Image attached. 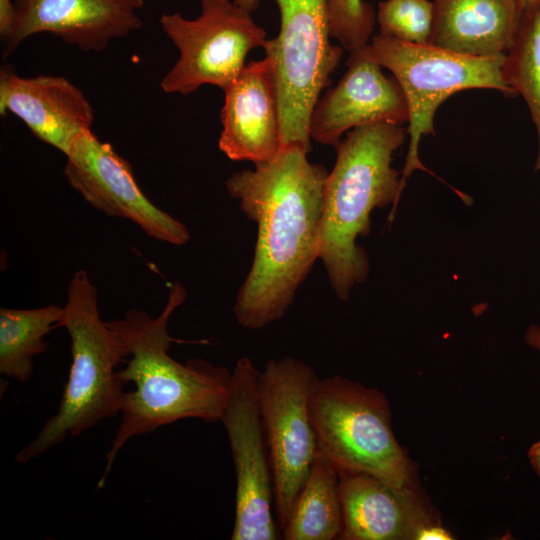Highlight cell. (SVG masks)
I'll list each match as a JSON object with an SVG mask.
<instances>
[{
	"mask_svg": "<svg viewBox=\"0 0 540 540\" xmlns=\"http://www.w3.org/2000/svg\"><path fill=\"white\" fill-rule=\"evenodd\" d=\"M525 338L527 343L534 349L540 351V327L531 326L528 328Z\"/></svg>",
	"mask_w": 540,
	"mask_h": 540,
	"instance_id": "484cf974",
	"label": "cell"
},
{
	"mask_svg": "<svg viewBox=\"0 0 540 540\" xmlns=\"http://www.w3.org/2000/svg\"><path fill=\"white\" fill-rule=\"evenodd\" d=\"M220 112L219 149L231 160L255 165L272 160L281 148L274 61H251L226 87Z\"/></svg>",
	"mask_w": 540,
	"mask_h": 540,
	"instance_id": "5bb4252c",
	"label": "cell"
},
{
	"mask_svg": "<svg viewBox=\"0 0 540 540\" xmlns=\"http://www.w3.org/2000/svg\"><path fill=\"white\" fill-rule=\"evenodd\" d=\"M528 459L535 473L540 477V440L529 448Z\"/></svg>",
	"mask_w": 540,
	"mask_h": 540,
	"instance_id": "d4e9b609",
	"label": "cell"
},
{
	"mask_svg": "<svg viewBox=\"0 0 540 540\" xmlns=\"http://www.w3.org/2000/svg\"><path fill=\"white\" fill-rule=\"evenodd\" d=\"M454 539L452 534L445 529L440 523L427 525L420 529L416 540H451Z\"/></svg>",
	"mask_w": 540,
	"mask_h": 540,
	"instance_id": "cb8c5ba5",
	"label": "cell"
},
{
	"mask_svg": "<svg viewBox=\"0 0 540 540\" xmlns=\"http://www.w3.org/2000/svg\"><path fill=\"white\" fill-rule=\"evenodd\" d=\"M317 376L293 357L270 360L258 374V403L274 482V506L282 529L305 484L318 447L309 414Z\"/></svg>",
	"mask_w": 540,
	"mask_h": 540,
	"instance_id": "ba28073f",
	"label": "cell"
},
{
	"mask_svg": "<svg viewBox=\"0 0 540 540\" xmlns=\"http://www.w3.org/2000/svg\"><path fill=\"white\" fill-rule=\"evenodd\" d=\"M201 13L186 19L179 12L160 17L162 30L179 57L162 78L166 93L190 94L202 85L222 90L244 68L248 52L266 46V33L251 12L233 0H200Z\"/></svg>",
	"mask_w": 540,
	"mask_h": 540,
	"instance_id": "9c48e42d",
	"label": "cell"
},
{
	"mask_svg": "<svg viewBox=\"0 0 540 540\" xmlns=\"http://www.w3.org/2000/svg\"><path fill=\"white\" fill-rule=\"evenodd\" d=\"M307 154L299 146L282 148L272 160L235 172L225 182L258 227L252 266L233 306L244 328L261 329L283 317L318 259L328 172Z\"/></svg>",
	"mask_w": 540,
	"mask_h": 540,
	"instance_id": "6da1fadb",
	"label": "cell"
},
{
	"mask_svg": "<svg viewBox=\"0 0 540 540\" xmlns=\"http://www.w3.org/2000/svg\"><path fill=\"white\" fill-rule=\"evenodd\" d=\"M59 327L67 330L71 340L68 380L57 412L16 454L21 464L122 410L126 391L117 368L128 352L117 333L102 321L97 290L85 270L77 271L69 283Z\"/></svg>",
	"mask_w": 540,
	"mask_h": 540,
	"instance_id": "277c9868",
	"label": "cell"
},
{
	"mask_svg": "<svg viewBox=\"0 0 540 540\" xmlns=\"http://www.w3.org/2000/svg\"><path fill=\"white\" fill-rule=\"evenodd\" d=\"M340 477L319 450L310 474L281 529L285 540H334L342 531Z\"/></svg>",
	"mask_w": 540,
	"mask_h": 540,
	"instance_id": "ac0fdd59",
	"label": "cell"
},
{
	"mask_svg": "<svg viewBox=\"0 0 540 540\" xmlns=\"http://www.w3.org/2000/svg\"><path fill=\"white\" fill-rule=\"evenodd\" d=\"M65 156L64 176L90 206L134 222L159 241L177 246L189 241L185 225L144 195L130 163L92 130L79 135Z\"/></svg>",
	"mask_w": 540,
	"mask_h": 540,
	"instance_id": "8fae6325",
	"label": "cell"
},
{
	"mask_svg": "<svg viewBox=\"0 0 540 540\" xmlns=\"http://www.w3.org/2000/svg\"><path fill=\"white\" fill-rule=\"evenodd\" d=\"M522 11L540 4V0H517Z\"/></svg>",
	"mask_w": 540,
	"mask_h": 540,
	"instance_id": "4316f807",
	"label": "cell"
},
{
	"mask_svg": "<svg viewBox=\"0 0 540 540\" xmlns=\"http://www.w3.org/2000/svg\"><path fill=\"white\" fill-rule=\"evenodd\" d=\"M17 15V6L11 0H0V35L6 42L14 31Z\"/></svg>",
	"mask_w": 540,
	"mask_h": 540,
	"instance_id": "603a6c76",
	"label": "cell"
},
{
	"mask_svg": "<svg viewBox=\"0 0 540 540\" xmlns=\"http://www.w3.org/2000/svg\"><path fill=\"white\" fill-rule=\"evenodd\" d=\"M338 473L340 540H416L420 529L440 523L417 484L400 487L364 473Z\"/></svg>",
	"mask_w": 540,
	"mask_h": 540,
	"instance_id": "9a60e30c",
	"label": "cell"
},
{
	"mask_svg": "<svg viewBox=\"0 0 540 540\" xmlns=\"http://www.w3.org/2000/svg\"><path fill=\"white\" fill-rule=\"evenodd\" d=\"M380 33L400 41L429 45L434 4L429 0H385L376 15Z\"/></svg>",
	"mask_w": 540,
	"mask_h": 540,
	"instance_id": "44dd1931",
	"label": "cell"
},
{
	"mask_svg": "<svg viewBox=\"0 0 540 540\" xmlns=\"http://www.w3.org/2000/svg\"><path fill=\"white\" fill-rule=\"evenodd\" d=\"M186 295L183 285L176 283L157 317L133 308L124 318L107 322L128 352L126 367L119 370L120 378L125 385L132 382L135 388L125 392L121 421L106 453L98 489L103 487L117 454L131 438L187 418L220 422L232 372L203 359H189L182 364L168 353L175 340L168 333V321Z\"/></svg>",
	"mask_w": 540,
	"mask_h": 540,
	"instance_id": "7a4b0ae2",
	"label": "cell"
},
{
	"mask_svg": "<svg viewBox=\"0 0 540 540\" xmlns=\"http://www.w3.org/2000/svg\"><path fill=\"white\" fill-rule=\"evenodd\" d=\"M254 11L260 0H233ZM280 11L278 36L264 50L274 61L281 148L310 151L309 123L319 95L343 55L329 37L327 0H275Z\"/></svg>",
	"mask_w": 540,
	"mask_h": 540,
	"instance_id": "52a82bcc",
	"label": "cell"
},
{
	"mask_svg": "<svg viewBox=\"0 0 540 540\" xmlns=\"http://www.w3.org/2000/svg\"><path fill=\"white\" fill-rule=\"evenodd\" d=\"M13 113L41 141L66 155L74 140L91 130L94 113L84 93L61 76L0 74V114Z\"/></svg>",
	"mask_w": 540,
	"mask_h": 540,
	"instance_id": "2e32d148",
	"label": "cell"
},
{
	"mask_svg": "<svg viewBox=\"0 0 540 540\" xmlns=\"http://www.w3.org/2000/svg\"><path fill=\"white\" fill-rule=\"evenodd\" d=\"M143 5L144 0H18L16 25L4 55L42 32L87 52L102 51L111 40L141 28L137 11Z\"/></svg>",
	"mask_w": 540,
	"mask_h": 540,
	"instance_id": "4fadbf2b",
	"label": "cell"
},
{
	"mask_svg": "<svg viewBox=\"0 0 540 540\" xmlns=\"http://www.w3.org/2000/svg\"><path fill=\"white\" fill-rule=\"evenodd\" d=\"M406 135L402 125L371 123L350 130L335 146V165L323 188L318 259L341 300L368 277L367 254L356 239L370 232L371 212L392 204L393 221L403 189L392 160Z\"/></svg>",
	"mask_w": 540,
	"mask_h": 540,
	"instance_id": "3957f363",
	"label": "cell"
},
{
	"mask_svg": "<svg viewBox=\"0 0 540 540\" xmlns=\"http://www.w3.org/2000/svg\"><path fill=\"white\" fill-rule=\"evenodd\" d=\"M309 414L318 450L338 472L400 487L417 484L415 464L394 436L388 399L377 388L339 375L317 378Z\"/></svg>",
	"mask_w": 540,
	"mask_h": 540,
	"instance_id": "5b68a950",
	"label": "cell"
},
{
	"mask_svg": "<svg viewBox=\"0 0 540 540\" xmlns=\"http://www.w3.org/2000/svg\"><path fill=\"white\" fill-rule=\"evenodd\" d=\"M364 46L350 52L346 72L316 103L309 123V135L314 141L335 147L345 132L359 126L408 124L403 90L367 55Z\"/></svg>",
	"mask_w": 540,
	"mask_h": 540,
	"instance_id": "7c38bea8",
	"label": "cell"
},
{
	"mask_svg": "<svg viewBox=\"0 0 540 540\" xmlns=\"http://www.w3.org/2000/svg\"><path fill=\"white\" fill-rule=\"evenodd\" d=\"M63 307L51 304L35 309H0V373L26 382L33 358L48 348L44 337L59 327Z\"/></svg>",
	"mask_w": 540,
	"mask_h": 540,
	"instance_id": "d6986e66",
	"label": "cell"
},
{
	"mask_svg": "<svg viewBox=\"0 0 540 540\" xmlns=\"http://www.w3.org/2000/svg\"><path fill=\"white\" fill-rule=\"evenodd\" d=\"M375 12L364 0H327L330 36L349 52L368 44Z\"/></svg>",
	"mask_w": 540,
	"mask_h": 540,
	"instance_id": "7402d4cb",
	"label": "cell"
},
{
	"mask_svg": "<svg viewBox=\"0 0 540 540\" xmlns=\"http://www.w3.org/2000/svg\"><path fill=\"white\" fill-rule=\"evenodd\" d=\"M258 374L249 358L237 361L220 419L228 436L236 475L232 540L279 538L272 511L273 473L258 403Z\"/></svg>",
	"mask_w": 540,
	"mask_h": 540,
	"instance_id": "30bf717a",
	"label": "cell"
},
{
	"mask_svg": "<svg viewBox=\"0 0 540 540\" xmlns=\"http://www.w3.org/2000/svg\"><path fill=\"white\" fill-rule=\"evenodd\" d=\"M430 44L477 57L505 55L522 16L517 0H434Z\"/></svg>",
	"mask_w": 540,
	"mask_h": 540,
	"instance_id": "e0dca14e",
	"label": "cell"
},
{
	"mask_svg": "<svg viewBox=\"0 0 540 540\" xmlns=\"http://www.w3.org/2000/svg\"><path fill=\"white\" fill-rule=\"evenodd\" d=\"M505 82L525 100L536 128L540 171V4L522 11L513 43L502 65Z\"/></svg>",
	"mask_w": 540,
	"mask_h": 540,
	"instance_id": "ffe728a7",
	"label": "cell"
},
{
	"mask_svg": "<svg viewBox=\"0 0 540 540\" xmlns=\"http://www.w3.org/2000/svg\"><path fill=\"white\" fill-rule=\"evenodd\" d=\"M364 49L372 60L393 74L407 101L409 145L401 176L402 189L415 170L430 172L420 161L419 142L422 136L434 134L435 113L447 98L475 88L516 95L503 78L505 55L468 56L431 44L400 41L381 33L372 37Z\"/></svg>",
	"mask_w": 540,
	"mask_h": 540,
	"instance_id": "8992f818",
	"label": "cell"
}]
</instances>
